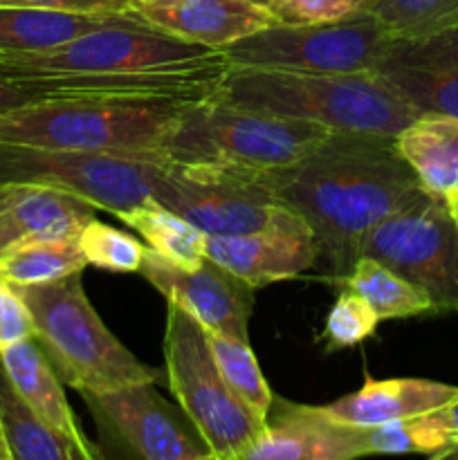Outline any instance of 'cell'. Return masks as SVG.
I'll use <instances>...</instances> for the list:
<instances>
[{"label":"cell","instance_id":"obj_20","mask_svg":"<svg viewBox=\"0 0 458 460\" xmlns=\"http://www.w3.org/2000/svg\"><path fill=\"white\" fill-rule=\"evenodd\" d=\"M395 148L422 187L452 202L458 198V119L420 115L395 137Z\"/></svg>","mask_w":458,"mask_h":460},{"label":"cell","instance_id":"obj_35","mask_svg":"<svg viewBox=\"0 0 458 460\" xmlns=\"http://www.w3.org/2000/svg\"><path fill=\"white\" fill-rule=\"evenodd\" d=\"M31 102H34V97H30L27 93H22V90L13 88L12 84L0 79V112H9L13 108H21Z\"/></svg>","mask_w":458,"mask_h":460},{"label":"cell","instance_id":"obj_6","mask_svg":"<svg viewBox=\"0 0 458 460\" xmlns=\"http://www.w3.org/2000/svg\"><path fill=\"white\" fill-rule=\"evenodd\" d=\"M164 364L171 394L209 452L223 460L241 458L259 438L265 422L223 380L205 328L173 304L166 313Z\"/></svg>","mask_w":458,"mask_h":460},{"label":"cell","instance_id":"obj_23","mask_svg":"<svg viewBox=\"0 0 458 460\" xmlns=\"http://www.w3.org/2000/svg\"><path fill=\"white\" fill-rule=\"evenodd\" d=\"M117 218L135 229L144 238L148 250L164 256L171 263L182 265V268H198L207 261V234L175 211L166 209L155 198L124 211Z\"/></svg>","mask_w":458,"mask_h":460},{"label":"cell","instance_id":"obj_5","mask_svg":"<svg viewBox=\"0 0 458 460\" xmlns=\"http://www.w3.org/2000/svg\"><path fill=\"white\" fill-rule=\"evenodd\" d=\"M339 133L313 121L198 102L184 115L169 164L227 162L247 169H286L308 160Z\"/></svg>","mask_w":458,"mask_h":460},{"label":"cell","instance_id":"obj_24","mask_svg":"<svg viewBox=\"0 0 458 460\" xmlns=\"http://www.w3.org/2000/svg\"><path fill=\"white\" fill-rule=\"evenodd\" d=\"M339 288H346V290L355 292L359 299L366 301L380 322L434 314V305L420 288L368 256H359L355 268L339 283Z\"/></svg>","mask_w":458,"mask_h":460},{"label":"cell","instance_id":"obj_38","mask_svg":"<svg viewBox=\"0 0 458 460\" xmlns=\"http://www.w3.org/2000/svg\"><path fill=\"white\" fill-rule=\"evenodd\" d=\"M169 3V0H133V4H160Z\"/></svg>","mask_w":458,"mask_h":460},{"label":"cell","instance_id":"obj_39","mask_svg":"<svg viewBox=\"0 0 458 460\" xmlns=\"http://www.w3.org/2000/svg\"><path fill=\"white\" fill-rule=\"evenodd\" d=\"M447 205H449V209H452V214H454V218H456V220H458V198H456V200H452V202H447Z\"/></svg>","mask_w":458,"mask_h":460},{"label":"cell","instance_id":"obj_7","mask_svg":"<svg viewBox=\"0 0 458 460\" xmlns=\"http://www.w3.org/2000/svg\"><path fill=\"white\" fill-rule=\"evenodd\" d=\"M151 191L160 205L207 236H238L268 227L286 209L263 171L227 162L155 164Z\"/></svg>","mask_w":458,"mask_h":460},{"label":"cell","instance_id":"obj_28","mask_svg":"<svg viewBox=\"0 0 458 460\" xmlns=\"http://www.w3.org/2000/svg\"><path fill=\"white\" fill-rule=\"evenodd\" d=\"M366 429L368 456H398V454H431L449 447L454 443L438 425L427 416L409 418V420L386 422Z\"/></svg>","mask_w":458,"mask_h":460},{"label":"cell","instance_id":"obj_27","mask_svg":"<svg viewBox=\"0 0 458 460\" xmlns=\"http://www.w3.org/2000/svg\"><path fill=\"white\" fill-rule=\"evenodd\" d=\"M368 13L391 39L436 34L458 27V0H371Z\"/></svg>","mask_w":458,"mask_h":460},{"label":"cell","instance_id":"obj_25","mask_svg":"<svg viewBox=\"0 0 458 460\" xmlns=\"http://www.w3.org/2000/svg\"><path fill=\"white\" fill-rule=\"evenodd\" d=\"M79 238L31 241L0 252V279L13 288L48 286L85 270Z\"/></svg>","mask_w":458,"mask_h":460},{"label":"cell","instance_id":"obj_1","mask_svg":"<svg viewBox=\"0 0 458 460\" xmlns=\"http://www.w3.org/2000/svg\"><path fill=\"white\" fill-rule=\"evenodd\" d=\"M263 178L310 225L337 286L357 263L366 234L427 191L395 137L368 133H339L308 160Z\"/></svg>","mask_w":458,"mask_h":460},{"label":"cell","instance_id":"obj_9","mask_svg":"<svg viewBox=\"0 0 458 460\" xmlns=\"http://www.w3.org/2000/svg\"><path fill=\"white\" fill-rule=\"evenodd\" d=\"M359 256L420 288L434 313H458V220L443 198L422 191L366 234Z\"/></svg>","mask_w":458,"mask_h":460},{"label":"cell","instance_id":"obj_30","mask_svg":"<svg viewBox=\"0 0 458 460\" xmlns=\"http://www.w3.org/2000/svg\"><path fill=\"white\" fill-rule=\"evenodd\" d=\"M377 323L380 319L373 313L371 305L359 299L355 292L341 288L339 296L326 317L321 341L326 350L348 349V346L362 344L364 340H368L375 332Z\"/></svg>","mask_w":458,"mask_h":460},{"label":"cell","instance_id":"obj_37","mask_svg":"<svg viewBox=\"0 0 458 460\" xmlns=\"http://www.w3.org/2000/svg\"><path fill=\"white\" fill-rule=\"evenodd\" d=\"M0 460H12V458H9V452H7V445H4L3 427H0Z\"/></svg>","mask_w":458,"mask_h":460},{"label":"cell","instance_id":"obj_32","mask_svg":"<svg viewBox=\"0 0 458 460\" xmlns=\"http://www.w3.org/2000/svg\"><path fill=\"white\" fill-rule=\"evenodd\" d=\"M34 337V322L21 292L0 279V350Z\"/></svg>","mask_w":458,"mask_h":460},{"label":"cell","instance_id":"obj_40","mask_svg":"<svg viewBox=\"0 0 458 460\" xmlns=\"http://www.w3.org/2000/svg\"><path fill=\"white\" fill-rule=\"evenodd\" d=\"M200 460H223V458H218V456H214V454H209V456H205V458H200Z\"/></svg>","mask_w":458,"mask_h":460},{"label":"cell","instance_id":"obj_14","mask_svg":"<svg viewBox=\"0 0 458 460\" xmlns=\"http://www.w3.org/2000/svg\"><path fill=\"white\" fill-rule=\"evenodd\" d=\"M373 72L420 115L458 119V27L391 39Z\"/></svg>","mask_w":458,"mask_h":460},{"label":"cell","instance_id":"obj_12","mask_svg":"<svg viewBox=\"0 0 458 460\" xmlns=\"http://www.w3.org/2000/svg\"><path fill=\"white\" fill-rule=\"evenodd\" d=\"M139 274L205 331L250 341L254 288L207 259L198 268H182L153 250L144 252Z\"/></svg>","mask_w":458,"mask_h":460},{"label":"cell","instance_id":"obj_8","mask_svg":"<svg viewBox=\"0 0 458 460\" xmlns=\"http://www.w3.org/2000/svg\"><path fill=\"white\" fill-rule=\"evenodd\" d=\"M225 58L218 49L171 36L139 21L101 27L45 52H0L4 75H108V72L173 70Z\"/></svg>","mask_w":458,"mask_h":460},{"label":"cell","instance_id":"obj_15","mask_svg":"<svg viewBox=\"0 0 458 460\" xmlns=\"http://www.w3.org/2000/svg\"><path fill=\"white\" fill-rule=\"evenodd\" d=\"M368 456L366 429L344 425L323 407L274 398L263 431L236 460H359Z\"/></svg>","mask_w":458,"mask_h":460},{"label":"cell","instance_id":"obj_13","mask_svg":"<svg viewBox=\"0 0 458 460\" xmlns=\"http://www.w3.org/2000/svg\"><path fill=\"white\" fill-rule=\"evenodd\" d=\"M205 256L256 290L299 277L317 263L321 247L310 225L286 207L259 232L207 236Z\"/></svg>","mask_w":458,"mask_h":460},{"label":"cell","instance_id":"obj_21","mask_svg":"<svg viewBox=\"0 0 458 460\" xmlns=\"http://www.w3.org/2000/svg\"><path fill=\"white\" fill-rule=\"evenodd\" d=\"M139 21L133 13L90 16L39 7L0 4V52H45L101 27Z\"/></svg>","mask_w":458,"mask_h":460},{"label":"cell","instance_id":"obj_19","mask_svg":"<svg viewBox=\"0 0 458 460\" xmlns=\"http://www.w3.org/2000/svg\"><path fill=\"white\" fill-rule=\"evenodd\" d=\"M0 367L4 376L12 382L13 391L21 395L22 402L43 418L48 425L66 434L79 445H92L81 431L70 402L63 391L61 377L57 376L54 367L40 346L34 340L18 341L9 349L0 350Z\"/></svg>","mask_w":458,"mask_h":460},{"label":"cell","instance_id":"obj_4","mask_svg":"<svg viewBox=\"0 0 458 460\" xmlns=\"http://www.w3.org/2000/svg\"><path fill=\"white\" fill-rule=\"evenodd\" d=\"M84 272L48 286L16 288L34 322L40 346L63 385L79 394H106L157 385L160 373L139 362L103 323L84 290Z\"/></svg>","mask_w":458,"mask_h":460},{"label":"cell","instance_id":"obj_2","mask_svg":"<svg viewBox=\"0 0 458 460\" xmlns=\"http://www.w3.org/2000/svg\"><path fill=\"white\" fill-rule=\"evenodd\" d=\"M180 99H39L0 112V142L169 164L189 108Z\"/></svg>","mask_w":458,"mask_h":460},{"label":"cell","instance_id":"obj_16","mask_svg":"<svg viewBox=\"0 0 458 460\" xmlns=\"http://www.w3.org/2000/svg\"><path fill=\"white\" fill-rule=\"evenodd\" d=\"M130 13L155 30L218 52L245 36L278 25L277 18L254 0H169L133 4Z\"/></svg>","mask_w":458,"mask_h":460},{"label":"cell","instance_id":"obj_31","mask_svg":"<svg viewBox=\"0 0 458 460\" xmlns=\"http://www.w3.org/2000/svg\"><path fill=\"white\" fill-rule=\"evenodd\" d=\"M278 25H317L368 13L371 0H263Z\"/></svg>","mask_w":458,"mask_h":460},{"label":"cell","instance_id":"obj_10","mask_svg":"<svg viewBox=\"0 0 458 460\" xmlns=\"http://www.w3.org/2000/svg\"><path fill=\"white\" fill-rule=\"evenodd\" d=\"M391 36L373 13L337 22L272 25L223 49L229 67L295 72H368Z\"/></svg>","mask_w":458,"mask_h":460},{"label":"cell","instance_id":"obj_33","mask_svg":"<svg viewBox=\"0 0 458 460\" xmlns=\"http://www.w3.org/2000/svg\"><path fill=\"white\" fill-rule=\"evenodd\" d=\"M0 4L90 13V16H112V13H128L133 9V0H0Z\"/></svg>","mask_w":458,"mask_h":460},{"label":"cell","instance_id":"obj_3","mask_svg":"<svg viewBox=\"0 0 458 460\" xmlns=\"http://www.w3.org/2000/svg\"><path fill=\"white\" fill-rule=\"evenodd\" d=\"M211 102L313 121L332 130L398 137L420 117L368 72H295L229 67Z\"/></svg>","mask_w":458,"mask_h":460},{"label":"cell","instance_id":"obj_34","mask_svg":"<svg viewBox=\"0 0 458 460\" xmlns=\"http://www.w3.org/2000/svg\"><path fill=\"white\" fill-rule=\"evenodd\" d=\"M429 418H431V422H434V425H438L440 429H443L445 434H447L449 438L456 443V440H458V398L454 400V402H449L447 407H443V409H438V411L429 413Z\"/></svg>","mask_w":458,"mask_h":460},{"label":"cell","instance_id":"obj_36","mask_svg":"<svg viewBox=\"0 0 458 460\" xmlns=\"http://www.w3.org/2000/svg\"><path fill=\"white\" fill-rule=\"evenodd\" d=\"M427 460H458V440L456 443L449 445V447H445V449H440V452L427 456Z\"/></svg>","mask_w":458,"mask_h":460},{"label":"cell","instance_id":"obj_41","mask_svg":"<svg viewBox=\"0 0 458 460\" xmlns=\"http://www.w3.org/2000/svg\"><path fill=\"white\" fill-rule=\"evenodd\" d=\"M254 3H259V4H263V0H254Z\"/></svg>","mask_w":458,"mask_h":460},{"label":"cell","instance_id":"obj_18","mask_svg":"<svg viewBox=\"0 0 458 460\" xmlns=\"http://www.w3.org/2000/svg\"><path fill=\"white\" fill-rule=\"evenodd\" d=\"M458 398V386L443 382L393 377L364 382L362 389L326 404L323 411L353 427H377L434 413Z\"/></svg>","mask_w":458,"mask_h":460},{"label":"cell","instance_id":"obj_11","mask_svg":"<svg viewBox=\"0 0 458 460\" xmlns=\"http://www.w3.org/2000/svg\"><path fill=\"white\" fill-rule=\"evenodd\" d=\"M81 398L142 460H200L211 454L182 409L175 411L155 385L81 394Z\"/></svg>","mask_w":458,"mask_h":460},{"label":"cell","instance_id":"obj_17","mask_svg":"<svg viewBox=\"0 0 458 460\" xmlns=\"http://www.w3.org/2000/svg\"><path fill=\"white\" fill-rule=\"evenodd\" d=\"M94 218L97 209L72 193L43 184H3L0 252L31 241L79 238L81 229Z\"/></svg>","mask_w":458,"mask_h":460},{"label":"cell","instance_id":"obj_22","mask_svg":"<svg viewBox=\"0 0 458 460\" xmlns=\"http://www.w3.org/2000/svg\"><path fill=\"white\" fill-rule=\"evenodd\" d=\"M0 427L12 460H103L92 445H79L36 416L13 391L0 367Z\"/></svg>","mask_w":458,"mask_h":460},{"label":"cell","instance_id":"obj_29","mask_svg":"<svg viewBox=\"0 0 458 460\" xmlns=\"http://www.w3.org/2000/svg\"><path fill=\"white\" fill-rule=\"evenodd\" d=\"M81 254L85 263L106 272H139L146 245L121 229L99 223L97 218L85 225L79 234Z\"/></svg>","mask_w":458,"mask_h":460},{"label":"cell","instance_id":"obj_26","mask_svg":"<svg viewBox=\"0 0 458 460\" xmlns=\"http://www.w3.org/2000/svg\"><path fill=\"white\" fill-rule=\"evenodd\" d=\"M207 332L211 355L216 359L220 376L227 382L232 394L254 413L260 420H268L269 409L274 404V394L260 371L259 362L254 358V350L250 349V341L238 340V337L220 335V332Z\"/></svg>","mask_w":458,"mask_h":460}]
</instances>
